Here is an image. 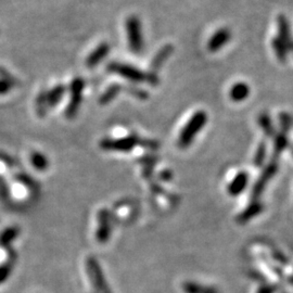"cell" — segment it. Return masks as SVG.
Wrapping results in <instances>:
<instances>
[{"instance_id":"cell-5","label":"cell","mask_w":293,"mask_h":293,"mask_svg":"<svg viewBox=\"0 0 293 293\" xmlns=\"http://www.w3.org/2000/svg\"><path fill=\"white\" fill-rule=\"evenodd\" d=\"M140 138L132 134V135L117 138V139H111L105 138L100 141V148L104 151H115V152H130L131 150L135 148L137 145H139Z\"/></svg>"},{"instance_id":"cell-17","label":"cell","mask_w":293,"mask_h":293,"mask_svg":"<svg viewBox=\"0 0 293 293\" xmlns=\"http://www.w3.org/2000/svg\"><path fill=\"white\" fill-rule=\"evenodd\" d=\"M66 87L63 84L55 86L51 90L47 91V104L48 108H55L59 102L61 101L63 96L65 95Z\"/></svg>"},{"instance_id":"cell-11","label":"cell","mask_w":293,"mask_h":293,"mask_svg":"<svg viewBox=\"0 0 293 293\" xmlns=\"http://www.w3.org/2000/svg\"><path fill=\"white\" fill-rule=\"evenodd\" d=\"M264 210V205L262 202H259L257 200H254L253 202H251L244 211L237 216V222L241 225L249 223L251 220H253L254 217L261 214Z\"/></svg>"},{"instance_id":"cell-1","label":"cell","mask_w":293,"mask_h":293,"mask_svg":"<svg viewBox=\"0 0 293 293\" xmlns=\"http://www.w3.org/2000/svg\"><path fill=\"white\" fill-rule=\"evenodd\" d=\"M109 73L120 75L123 78L127 79L131 83H148L150 85L155 86L158 84V77L154 73H145L135 66L120 63V62H111L106 66Z\"/></svg>"},{"instance_id":"cell-27","label":"cell","mask_w":293,"mask_h":293,"mask_svg":"<svg viewBox=\"0 0 293 293\" xmlns=\"http://www.w3.org/2000/svg\"><path fill=\"white\" fill-rule=\"evenodd\" d=\"M14 85H16L15 82L0 78V95H5L7 93H9Z\"/></svg>"},{"instance_id":"cell-34","label":"cell","mask_w":293,"mask_h":293,"mask_svg":"<svg viewBox=\"0 0 293 293\" xmlns=\"http://www.w3.org/2000/svg\"><path fill=\"white\" fill-rule=\"evenodd\" d=\"M288 282H289V283H291V284H292V286H293V275H291V276H290V277L288 278Z\"/></svg>"},{"instance_id":"cell-19","label":"cell","mask_w":293,"mask_h":293,"mask_svg":"<svg viewBox=\"0 0 293 293\" xmlns=\"http://www.w3.org/2000/svg\"><path fill=\"white\" fill-rule=\"evenodd\" d=\"M121 90H122L121 85H119V84H112V85L109 86L104 93L100 96L99 103L102 105L110 103L117 97V95L121 93Z\"/></svg>"},{"instance_id":"cell-30","label":"cell","mask_w":293,"mask_h":293,"mask_svg":"<svg viewBox=\"0 0 293 293\" xmlns=\"http://www.w3.org/2000/svg\"><path fill=\"white\" fill-rule=\"evenodd\" d=\"M10 267L8 265L0 266V283L4 282L10 275Z\"/></svg>"},{"instance_id":"cell-21","label":"cell","mask_w":293,"mask_h":293,"mask_svg":"<svg viewBox=\"0 0 293 293\" xmlns=\"http://www.w3.org/2000/svg\"><path fill=\"white\" fill-rule=\"evenodd\" d=\"M289 146V140L286 132L280 131L279 134H276L274 139V156L277 157L283 150Z\"/></svg>"},{"instance_id":"cell-35","label":"cell","mask_w":293,"mask_h":293,"mask_svg":"<svg viewBox=\"0 0 293 293\" xmlns=\"http://www.w3.org/2000/svg\"><path fill=\"white\" fill-rule=\"evenodd\" d=\"M291 152H292V154H293V147L291 148Z\"/></svg>"},{"instance_id":"cell-13","label":"cell","mask_w":293,"mask_h":293,"mask_svg":"<svg viewBox=\"0 0 293 293\" xmlns=\"http://www.w3.org/2000/svg\"><path fill=\"white\" fill-rule=\"evenodd\" d=\"M174 51V47L172 45H165L163 46L158 52L155 55V57L152 59L151 66H150V72L156 74V72L162 68L163 63L170 58V56Z\"/></svg>"},{"instance_id":"cell-25","label":"cell","mask_w":293,"mask_h":293,"mask_svg":"<svg viewBox=\"0 0 293 293\" xmlns=\"http://www.w3.org/2000/svg\"><path fill=\"white\" fill-rule=\"evenodd\" d=\"M279 123H280V128L282 132L288 134V130L292 126V117L289 113H281L279 115Z\"/></svg>"},{"instance_id":"cell-32","label":"cell","mask_w":293,"mask_h":293,"mask_svg":"<svg viewBox=\"0 0 293 293\" xmlns=\"http://www.w3.org/2000/svg\"><path fill=\"white\" fill-rule=\"evenodd\" d=\"M0 78H4V79H9V81H12V82H15L16 81L14 79L13 76H11V74L6 71L4 68H0Z\"/></svg>"},{"instance_id":"cell-15","label":"cell","mask_w":293,"mask_h":293,"mask_svg":"<svg viewBox=\"0 0 293 293\" xmlns=\"http://www.w3.org/2000/svg\"><path fill=\"white\" fill-rule=\"evenodd\" d=\"M250 95V87L246 83H237L230 88L229 97L233 102H241Z\"/></svg>"},{"instance_id":"cell-4","label":"cell","mask_w":293,"mask_h":293,"mask_svg":"<svg viewBox=\"0 0 293 293\" xmlns=\"http://www.w3.org/2000/svg\"><path fill=\"white\" fill-rule=\"evenodd\" d=\"M85 88V82L82 77H75L70 85V101L65 109L66 119H74L77 115L83 101V91Z\"/></svg>"},{"instance_id":"cell-29","label":"cell","mask_w":293,"mask_h":293,"mask_svg":"<svg viewBox=\"0 0 293 293\" xmlns=\"http://www.w3.org/2000/svg\"><path fill=\"white\" fill-rule=\"evenodd\" d=\"M129 93L131 95L135 96L137 99H140V100H145V99L148 98V94L146 93V91L141 90V89H138L136 87H131L130 90H129Z\"/></svg>"},{"instance_id":"cell-9","label":"cell","mask_w":293,"mask_h":293,"mask_svg":"<svg viewBox=\"0 0 293 293\" xmlns=\"http://www.w3.org/2000/svg\"><path fill=\"white\" fill-rule=\"evenodd\" d=\"M231 38V32L226 29L223 28L219 31H216L213 36L210 38L207 43V49L210 50L211 52H216L221 50L226 44L229 43V40Z\"/></svg>"},{"instance_id":"cell-2","label":"cell","mask_w":293,"mask_h":293,"mask_svg":"<svg viewBox=\"0 0 293 293\" xmlns=\"http://www.w3.org/2000/svg\"><path fill=\"white\" fill-rule=\"evenodd\" d=\"M207 122V114L204 111H197L194 115L190 117V120L187 122L179 134L178 137V147L180 149L188 148L195 138L205 126Z\"/></svg>"},{"instance_id":"cell-14","label":"cell","mask_w":293,"mask_h":293,"mask_svg":"<svg viewBox=\"0 0 293 293\" xmlns=\"http://www.w3.org/2000/svg\"><path fill=\"white\" fill-rule=\"evenodd\" d=\"M277 25H278V33H279V38L284 41L289 47L290 50L293 49V39L291 35V30L288 20L286 19V16L279 15L277 18Z\"/></svg>"},{"instance_id":"cell-26","label":"cell","mask_w":293,"mask_h":293,"mask_svg":"<svg viewBox=\"0 0 293 293\" xmlns=\"http://www.w3.org/2000/svg\"><path fill=\"white\" fill-rule=\"evenodd\" d=\"M16 234H18V229H15V228L7 229L3 233V236L0 237V242H2V245H4V246L10 244V242L16 237Z\"/></svg>"},{"instance_id":"cell-31","label":"cell","mask_w":293,"mask_h":293,"mask_svg":"<svg viewBox=\"0 0 293 293\" xmlns=\"http://www.w3.org/2000/svg\"><path fill=\"white\" fill-rule=\"evenodd\" d=\"M276 288L274 286H270V284H263V286L259 287L256 293H275Z\"/></svg>"},{"instance_id":"cell-28","label":"cell","mask_w":293,"mask_h":293,"mask_svg":"<svg viewBox=\"0 0 293 293\" xmlns=\"http://www.w3.org/2000/svg\"><path fill=\"white\" fill-rule=\"evenodd\" d=\"M139 145L142 146L144 148L150 149V150H156L158 148V144L154 140H144V139L140 138Z\"/></svg>"},{"instance_id":"cell-22","label":"cell","mask_w":293,"mask_h":293,"mask_svg":"<svg viewBox=\"0 0 293 293\" xmlns=\"http://www.w3.org/2000/svg\"><path fill=\"white\" fill-rule=\"evenodd\" d=\"M31 163L33 166H34V169L40 172L46 171L49 166V162L47 160L46 155H44L40 152H36V151L32 152L31 154Z\"/></svg>"},{"instance_id":"cell-3","label":"cell","mask_w":293,"mask_h":293,"mask_svg":"<svg viewBox=\"0 0 293 293\" xmlns=\"http://www.w3.org/2000/svg\"><path fill=\"white\" fill-rule=\"evenodd\" d=\"M126 34L129 50L134 54H140L144 50V35L140 20L135 15H130L126 20Z\"/></svg>"},{"instance_id":"cell-7","label":"cell","mask_w":293,"mask_h":293,"mask_svg":"<svg viewBox=\"0 0 293 293\" xmlns=\"http://www.w3.org/2000/svg\"><path fill=\"white\" fill-rule=\"evenodd\" d=\"M277 171H278V164L275 160H273L265 167H263L261 175H259V177L256 179L252 188V198L254 200H257L263 195V192L267 186V182L273 179Z\"/></svg>"},{"instance_id":"cell-16","label":"cell","mask_w":293,"mask_h":293,"mask_svg":"<svg viewBox=\"0 0 293 293\" xmlns=\"http://www.w3.org/2000/svg\"><path fill=\"white\" fill-rule=\"evenodd\" d=\"M182 290L185 293H220L219 290L211 286H205L195 281H186L182 283Z\"/></svg>"},{"instance_id":"cell-20","label":"cell","mask_w":293,"mask_h":293,"mask_svg":"<svg viewBox=\"0 0 293 293\" xmlns=\"http://www.w3.org/2000/svg\"><path fill=\"white\" fill-rule=\"evenodd\" d=\"M273 49L276 54V57H277L278 60L281 62H284L287 60L288 58V51H289V47L288 45L282 41L279 37H276L273 40Z\"/></svg>"},{"instance_id":"cell-18","label":"cell","mask_w":293,"mask_h":293,"mask_svg":"<svg viewBox=\"0 0 293 293\" xmlns=\"http://www.w3.org/2000/svg\"><path fill=\"white\" fill-rule=\"evenodd\" d=\"M257 123H258V126L262 128V130L264 131V134L267 137H273L276 135V130L274 127L273 121L269 114L267 113L259 114L258 119H257Z\"/></svg>"},{"instance_id":"cell-23","label":"cell","mask_w":293,"mask_h":293,"mask_svg":"<svg viewBox=\"0 0 293 293\" xmlns=\"http://www.w3.org/2000/svg\"><path fill=\"white\" fill-rule=\"evenodd\" d=\"M266 150H267V146L264 141H262L261 144L258 145L257 149H256V152L254 154V158H253V164L256 167H261L263 166L264 162H265V158H266Z\"/></svg>"},{"instance_id":"cell-33","label":"cell","mask_w":293,"mask_h":293,"mask_svg":"<svg viewBox=\"0 0 293 293\" xmlns=\"http://www.w3.org/2000/svg\"><path fill=\"white\" fill-rule=\"evenodd\" d=\"M160 176H161V178H162L163 180H169V179H171L172 174H171L169 171H164V172H162V173L160 174Z\"/></svg>"},{"instance_id":"cell-36","label":"cell","mask_w":293,"mask_h":293,"mask_svg":"<svg viewBox=\"0 0 293 293\" xmlns=\"http://www.w3.org/2000/svg\"><path fill=\"white\" fill-rule=\"evenodd\" d=\"M292 51H293V49H292Z\"/></svg>"},{"instance_id":"cell-24","label":"cell","mask_w":293,"mask_h":293,"mask_svg":"<svg viewBox=\"0 0 293 293\" xmlns=\"http://www.w3.org/2000/svg\"><path fill=\"white\" fill-rule=\"evenodd\" d=\"M48 104H47V91H41L38 95L37 100H36V111L40 117H43L46 115L47 110H48Z\"/></svg>"},{"instance_id":"cell-8","label":"cell","mask_w":293,"mask_h":293,"mask_svg":"<svg viewBox=\"0 0 293 293\" xmlns=\"http://www.w3.org/2000/svg\"><path fill=\"white\" fill-rule=\"evenodd\" d=\"M111 217L108 210H100L98 213V227L96 231V239L100 244H105L111 236Z\"/></svg>"},{"instance_id":"cell-12","label":"cell","mask_w":293,"mask_h":293,"mask_svg":"<svg viewBox=\"0 0 293 293\" xmlns=\"http://www.w3.org/2000/svg\"><path fill=\"white\" fill-rule=\"evenodd\" d=\"M248 183H249V174L247 172L238 173L234 176L233 179L230 181L227 187L229 196L238 197L239 195H241L242 191L246 190V188L248 187Z\"/></svg>"},{"instance_id":"cell-10","label":"cell","mask_w":293,"mask_h":293,"mask_svg":"<svg viewBox=\"0 0 293 293\" xmlns=\"http://www.w3.org/2000/svg\"><path fill=\"white\" fill-rule=\"evenodd\" d=\"M110 45L108 43H102L100 44L94 51H91V54L87 57L86 59V66L89 69H94L97 65L100 64L102 60L108 57L109 52H110Z\"/></svg>"},{"instance_id":"cell-6","label":"cell","mask_w":293,"mask_h":293,"mask_svg":"<svg viewBox=\"0 0 293 293\" xmlns=\"http://www.w3.org/2000/svg\"><path fill=\"white\" fill-rule=\"evenodd\" d=\"M87 271L91 283L97 291V293H111L105 281L101 267H100L97 259L94 257H89L87 259Z\"/></svg>"}]
</instances>
